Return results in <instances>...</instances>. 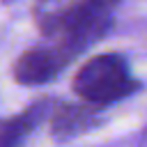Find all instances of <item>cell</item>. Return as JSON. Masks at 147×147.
Returning <instances> with one entry per match:
<instances>
[{
    "label": "cell",
    "instance_id": "cell-1",
    "mask_svg": "<svg viewBox=\"0 0 147 147\" xmlns=\"http://www.w3.org/2000/svg\"><path fill=\"white\" fill-rule=\"evenodd\" d=\"M122 0H76L69 7L39 18L41 32L71 57L103 39L113 28Z\"/></svg>",
    "mask_w": 147,
    "mask_h": 147
},
{
    "label": "cell",
    "instance_id": "cell-2",
    "mask_svg": "<svg viewBox=\"0 0 147 147\" xmlns=\"http://www.w3.org/2000/svg\"><path fill=\"white\" fill-rule=\"evenodd\" d=\"M80 101L106 108L140 90V83L131 76V67L119 53H101L90 57L71 80Z\"/></svg>",
    "mask_w": 147,
    "mask_h": 147
},
{
    "label": "cell",
    "instance_id": "cell-3",
    "mask_svg": "<svg viewBox=\"0 0 147 147\" xmlns=\"http://www.w3.org/2000/svg\"><path fill=\"white\" fill-rule=\"evenodd\" d=\"M74 57L62 51L60 46L51 44V46H34L28 48L25 53H21L11 67L14 71V80L18 85H28V87H37V85H46L53 78H57V74L71 62Z\"/></svg>",
    "mask_w": 147,
    "mask_h": 147
},
{
    "label": "cell",
    "instance_id": "cell-4",
    "mask_svg": "<svg viewBox=\"0 0 147 147\" xmlns=\"http://www.w3.org/2000/svg\"><path fill=\"white\" fill-rule=\"evenodd\" d=\"M103 122L101 108L92 103H53L51 108V136L57 142L71 140L96 129Z\"/></svg>",
    "mask_w": 147,
    "mask_h": 147
},
{
    "label": "cell",
    "instance_id": "cell-5",
    "mask_svg": "<svg viewBox=\"0 0 147 147\" xmlns=\"http://www.w3.org/2000/svg\"><path fill=\"white\" fill-rule=\"evenodd\" d=\"M53 99H39L23 108L14 117H2L0 119V147H23L28 138L34 133V129L51 115Z\"/></svg>",
    "mask_w": 147,
    "mask_h": 147
},
{
    "label": "cell",
    "instance_id": "cell-6",
    "mask_svg": "<svg viewBox=\"0 0 147 147\" xmlns=\"http://www.w3.org/2000/svg\"><path fill=\"white\" fill-rule=\"evenodd\" d=\"M136 147H147V126H145V131L140 133V138H138V142H136Z\"/></svg>",
    "mask_w": 147,
    "mask_h": 147
}]
</instances>
